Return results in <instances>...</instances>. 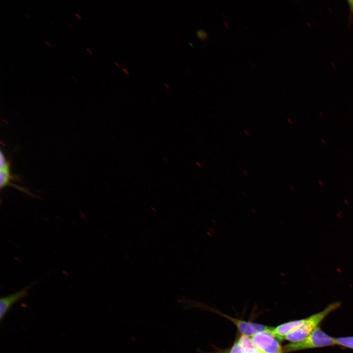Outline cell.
I'll use <instances>...</instances> for the list:
<instances>
[{
	"mask_svg": "<svg viewBox=\"0 0 353 353\" xmlns=\"http://www.w3.org/2000/svg\"><path fill=\"white\" fill-rule=\"evenodd\" d=\"M340 305L339 302L332 303L322 311L305 318L304 322L288 334L284 339L292 343L302 340L311 334L329 314L340 307Z\"/></svg>",
	"mask_w": 353,
	"mask_h": 353,
	"instance_id": "obj_1",
	"label": "cell"
},
{
	"mask_svg": "<svg viewBox=\"0 0 353 353\" xmlns=\"http://www.w3.org/2000/svg\"><path fill=\"white\" fill-rule=\"evenodd\" d=\"M335 345H336L335 338L327 334L318 327L302 340L297 342H290L285 345L283 349L284 353H288Z\"/></svg>",
	"mask_w": 353,
	"mask_h": 353,
	"instance_id": "obj_2",
	"label": "cell"
},
{
	"mask_svg": "<svg viewBox=\"0 0 353 353\" xmlns=\"http://www.w3.org/2000/svg\"><path fill=\"white\" fill-rule=\"evenodd\" d=\"M253 345L261 353H283V349L278 340L271 333L262 332L251 337Z\"/></svg>",
	"mask_w": 353,
	"mask_h": 353,
	"instance_id": "obj_3",
	"label": "cell"
},
{
	"mask_svg": "<svg viewBox=\"0 0 353 353\" xmlns=\"http://www.w3.org/2000/svg\"><path fill=\"white\" fill-rule=\"evenodd\" d=\"M224 316L236 326L242 335L250 337L259 332H268L271 333L274 328L272 327L235 319L224 314Z\"/></svg>",
	"mask_w": 353,
	"mask_h": 353,
	"instance_id": "obj_4",
	"label": "cell"
},
{
	"mask_svg": "<svg viewBox=\"0 0 353 353\" xmlns=\"http://www.w3.org/2000/svg\"><path fill=\"white\" fill-rule=\"evenodd\" d=\"M30 288V286H27L20 291L0 298V319L1 320L14 304L28 295Z\"/></svg>",
	"mask_w": 353,
	"mask_h": 353,
	"instance_id": "obj_5",
	"label": "cell"
},
{
	"mask_svg": "<svg viewBox=\"0 0 353 353\" xmlns=\"http://www.w3.org/2000/svg\"><path fill=\"white\" fill-rule=\"evenodd\" d=\"M305 320V318L283 323L274 328L271 333L278 340L282 341L288 334L300 326Z\"/></svg>",
	"mask_w": 353,
	"mask_h": 353,
	"instance_id": "obj_6",
	"label": "cell"
},
{
	"mask_svg": "<svg viewBox=\"0 0 353 353\" xmlns=\"http://www.w3.org/2000/svg\"><path fill=\"white\" fill-rule=\"evenodd\" d=\"M20 177L11 172L10 161L3 168H0V188L1 190L7 186H10L12 181L21 182Z\"/></svg>",
	"mask_w": 353,
	"mask_h": 353,
	"instance_id": "obj_7",
	"label": "cell"
},
{
	"mask_svg": "<svg viewBox=\"0 0 353 353\" xmlns=\"http://www.w3.org/2000/svg\"><path fill=\"white\" fill-rule=\"evenodd\" d=\"M238 341L243 349L245 353H261L253 345L251 337L241 334Z\"/></svg>",
	"mask_w": 353,
	"mask_h": 353,
	"instance_id": "obj_8",
	"label": "cell"
},
{
	"mask_svg": "<svg viewBox=\"0 0 353 353\" xmlns=\"http://www.w3.org/2000/svg\"><path fill=\"white\" fill-rule=\"evenodd\" d=\"M335 341L336 345L353 349V336L336 338Z\"/></svg>",
	"mask_w": 353,
	"mask_h": 353,
	"instance_id": "obj_9",
	"label": "cell"
},
{
	"mask_svg": "<svg viewBox=\"0 0 353 353\" xmlns=\"http://www.w3.org/2000/svg\"><path fill=\"white\" fill-rule=\"evenodd\" d=\"M229 353H245L238 340L234 343Z\"/></svg>",
	"mask_w": 353,
	"mask_h": 353,
	"instance_id": "obj_10",
	"label": "cell"
},
{
	"mask_svg": "<svg viewBox=\"0 0 353 353\" xmlns=\"http://www.w3.org/2000/svg\"><path fill=\"white\" fill-rule=\"evenodd\" d=\"M198 38L202 41H205L208 38L206 32L202 29H199L196 31Z\"/></svg>",
	"mask_w": 353,
	"mask_h": 353,
	"instance_id": "obj_11",
	"label": "cell"
},
{
	"mask_svg": "<svg viewBox=\"0 0 353 353\" xmlns=\"http://www.w3.org/2000/svg\"><path fill=\"white\" fill-rule=\"evenodd\" d=\"M0 168H1L4 167L8 163L9 161L6 160L5 155L2 151H0Z\"/></svg>",
	"mask_w": 353,
	"mask_h": 353,
	"instance_id": "obj_12",
	"label": "cell"
},
{
	"mask_svg": "<svg viewBox=\"0 0 353 353\" xmlns=\"http://www.w3.org/2000/svg\"><path fill=\"white\" fill-rule=\"evenodd\" d=\"M350 8V16L353 14V0H348Z\"/></svg>",
	"mask_w": 353,
	"mask_h": 353,
	"instance_id": "obj_13",
	"label": "cell"
},
{
	"mask_svg": "<svg viewBox=\"0 0 353 353\" xmlns=\"http://www.w3.org/2000/svg\"><path fill=\"white\" fill-rule=\"evenodd\" d=\"M122 69H123V71H124L126 74H127V75L128 74V72H127V69H125V68H123Z\"/></svg>",
	"mask_w": 353,
	"mask_h": 353,
	"instance_id": "obj_14",
	"label": "cell"
},
{
	"mask_svg": "<svg viewBox=\"0 0 353 353\" xmlns=\"http://www.w3.org/2000/svg\"><path fill=\"white\" fill-rule=\"evenodd\" d=\"M75 15L79 18V20L81 19V18L79 17V14H77L76 13H75Z\"/></svg>",
	"mask_w": 353,
	"mask_h": 353,
	"instance_id": "obj_15",
	"label": "cell"
},
{
	"mask_svg": "<svg viewBox=\"0 0 353 353\" xmlns=\"http://www.w3.org/2000/svg\"><path fill=\"white\" fill-rule=\"evenodd\" d=\"M45 42L49 45V46H50V45L49 43V42L47 40H45Z\"/></svg>",
	"mask_w": 353,
	"mask_h": 353,
	"instance_id": "obj_16",
	"label": "cell"
},
{
	"mask_svg": "<svg viewBox=\"0 0 353 353\" xmlns=\"http://www.w3.org/2000/svg\"><path fill=\"white\" fill-rule=\"evenodd\" d=\"M86 50H87L91 54H92L91 50H89L88 48H86Z\"/></svg>",
	"mask_w": 353,
	"mask_h": 353,
	"instance_id": "obj_17",
	"label": "cell"
},
{
	"mask_svg": "<svg viewBox=\"0 0 353 353\" xmlns=\"http://www.w3.org/2000/svg\"><path fill=\"white\" fill-rule=\"evenodd\" d=\"M115 63L117 65V66H118L119 68H120V65H119V64H118L117 62H115Z\"/></svg>",
	"mask_w": 353,
	"mask_h": 353,
	"instance_id": "obj_18",
	"label": "cell"
},
{
	"mask_svg": "<svg viewBox=\"0 0 353 353\" xmlns=\"http://www.w3.org/2000/svg\"><path fill=\"white\" fill-rule=\"evenodd\" d=\"M164 85L166 86V87L168 89H169V88H170L168 86V85H167L165 83Z\"/></svg>",
	"mask_w": 353,
	"mask_h": 353,
	"instance_id": "obj_19",
	"label": "cell"
},
{
	"mask_svg": "<svg viewBox=\"0 0 353 353\" xmlns=\"http://www.w3.org/2000/svg\"><path fill=\"white\" fill-rule=\"evenodd\" d=\"M224 23H225V25L227 26V27L228 26V25L227 24V23L226 22H224Z\"/></svg>",
	"mask_w": 353,
	"mask_h": 353,
	"instance_id": "obj_20",
	"label": "cell"
},
{
	"mask_svg": "<svg viewBox=\"0 0 353 353\" xmlns=\"http://www.w3.org/2000/svg\"><path fill=\"white\" fill-rule=\"evenodd\" d=\"M72 77L75 80H76V79H75V78L73 76H72Z\"/></svg>",
	"mask_w": 353,
	"mask_h": 353,
	"instance_id": "obj_21",
	"label": "cell"
}]
</instances>
